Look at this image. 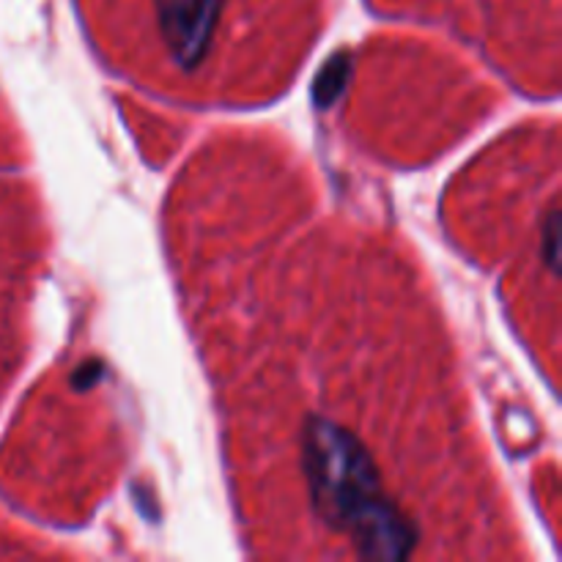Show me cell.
I'll return each mask as SVG.
<instances>
[{
  "mask_svg": "<svg viewBox=\"0 0 562 562\" xmlns=\"http://www.w3.org/2000/svg\"><path fill=\"white\" fill-rule=\"evenodd\" d=\"M302 469L315 513L362 557H409L417 529L390 500L371 453L355 433L324 417L304 422Z\"/></svg>",
  "mask_w": 562,
  "mask_h": 562,
  "instance_id": "obj_1",
  "label": "cell"
}]
</instances>
